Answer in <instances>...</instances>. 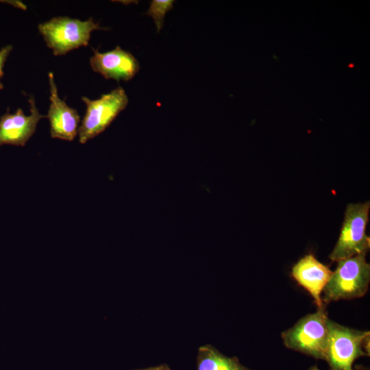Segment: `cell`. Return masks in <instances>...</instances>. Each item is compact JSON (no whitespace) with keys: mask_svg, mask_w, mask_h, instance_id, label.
Listing matches in <instances>:
<instances>
[{"mask_svg":"<svg viewBox=\"0 0 370 370\" xmlns=\"http://www.w3.org/2000/svg\"><path fill=\"white\" fill-rule=\"evenodd\" d=\"M361 254L338 261L336 269L323 291L322 302L329 304L363 297L369 289L370 264Z\"/></svg>","mask_w":370,"mask_h":370,"instance_id":"cell-1","label":"cell"},{"mask_svg":"<svg viewBox=\"0 0 370 370\" xmlns=\"http://www.w3.org/2000/svg\"><path fill=\"white\" fill-rule=\"evenodd\" d=\"M329 317L325 306L301 318L281 337L284 346L316 359L325 360L328 343Z\"/></svg>","mask_w":370,"mask_h":370,"instance_id":"cell-2","label":"cell"},{"mask_svg":"<svg viewBox=\"0 0 370 370\" xmlns=\"http://www.w3.org/2000/svg\"><path fill=\"white\" fill-rule=\"evenodd\" d=\"M325 361L330 370H353L354 361L370 353V332L343 326L329 319Z\"/></svg>","mask_w":370,"mask_h":370,"instance_id":"cell-3","label":"cell"},{"mask_svg":"<svg viewBox=\"0 0 370 370\" xmlns=\"http://www.w3.org/2000/svg\"><path fill=\"white\" fill-rule=\"evenodd\" d=\"M98 29L108 28L99 26L92 18L81 21L68 16H57L38 25L39 32L55 56H62L87 46L91 33Z\"/></svg>","mask_w":370,"mask_h":370,"instance_id":"cell-4","label":"cell"},{"mask_svg":"<svg viewBox=\"0 0 370 370\" xmlns=\"http://www.w3.org/2000/svg\"><path fill=\"white\" fill-rule=\"evenodd\" d=\"M370 202L349 204L338 241L329 255L332 261L338 262L361 254L370 248V238L366 234Z\"/></svg>","mask_w":370,"mask_h":370,"instance_id":"cell-5","label":"cell"},{"mask_svg":"<svg viewBox=\"0 0 370 370\" xmlns=\"http://www.w3.org/2000/svg\"><path fill=\"white\" fill-rule=\"evenodd\" d=\"M82 99L86 106L84 116L78 128L79 142L82 144L103 132L128 104V97L121 86L95 100L86 97Z\"/></svg>","mask_w":370,"mask_h":370,"instance_id":"cell-6","label":"cell"},{"mask_svg":"<svg viewBox=\"0 0 370 370\" xmlns=\"http://www.w3.org/2000/svg\"><path fill=\"white\" fill-rule=\"evenodd\" d=\"M28 101L30 115L26 116L21 108H18L14 114L7 112L1 116L0 146H25L35 133L39 121L47 117L39 112L32 96Z\"/></svg>","mask_w":370,"mask_h":370,"instance_id":"cell-7","label":"cell"},{"mask_svg":"<svg viewBox=\"0 0 370 370\" xmlns=\"http://www.w3.org/2000/svg\"><path fill=\"white\" fill-rule=\"evenodd\" d=\"M94 53L90 58L92 69L106 79L129 81L138 72L140 66L136 58L129 51L116 46L113 50L100 52L92 49Z\"/></svg>","mask_w":370,"mask_h":370,"instance_id":"cell-8","label":"cell"},{"mask_svg":"<svg viewBox=\"0 0 370 370\" xmlns=\"http://www.w3.org/2000/svg\"><path fill=\"white\" fill-rule=\"evenodd\" d=\"M50 101L47 115L50 123V134L53 138L72 141L78 134L80 116L75 108L69 107L62 100L52 72L49 73Z\"/></svg>","mask_w":370,"mask_h":370,"instance_id":"cell-9","label":"cell"},{"mask_svg":"<svg viewBox=\"0 0 370 370\" xmlns=\"http://www.w3.org/2000/svg\"><path fill=\"white\" fill-rule=\"evenodd\" d=\"M332 274L329 267L319 262L313 254L304 256L291 269L292 278L310 293L317 308L325 306L321 295Z\"/></svg>","mask_w":370,"mask_h":370,"instance_id":"cell-10","label":"cell"},{"mask_svg":"<svg viewBox=\"0 0 370 370\" xmlns=\"http://www.w3.org/2000/svg\"><path fill=\"white\" fill-rule=\"evenodd\" d=\"M197 370H252L236 356L229 357L211 345L201 346L197 357Z\"/></svg>","mask_w":370,"mask_h":370,"instance_id":"cell-11","label":"cell"},{"mask_svg":"<svg viewBox=\"0 0 370 370\" xmlns=\"http://www.w3.org/2000/svg\"><path fill=\"white\" fill-rule=\"evenodd\" d=\"M173 0L151 1L146 14L152 17L153 19L158 32H159L163 27L164 18L166 13L173 8Z\"/></svg>","mask_w":370,"mask_h":370,"instance_id":"cell-12","label":"cell"},{"mask_svg":"<svg viewBox=\"0 0 370 370\" xmlns=\"http://www.w3.org/2000/svg\"><path fill=\"white\" fill-rule=\"evenodd\" d=\"M13 47L12 45H6L0 49V90L3 89V85L1 82V79L3 76V66L5 62L12 51Z\"/></svg>","mask_w":370,"mask_h":370,"instance_id":"cell-13","label":"cell"},{"mask_svg":"<svg viewBox=\"0 0 370 370\" xmlns=\"http://www.w3.org/2000/svg\"><path fill=\"white\" fill-rule=\"evenodd\" d=\"M135 370H171L169 367L166 365H161L156 367H151L145 369H135Z\"/></svg>","mask_w":370,"mask_h":370,"instance_id":"cell-14","label":"cell"},{"mask_svg":"<svg viewBox=\"0 0 370 370\" xmlns=\"http://www.w3.org/2000/svg\"><path fill=\"white\" fill-rule=\"evenodd\" d=\"M353 370H369V369L363 365H356L353 367Z\"/></svg>","mask_w":370,"mask_h":370,"instance_id":"cell-15","label":"cell"},{"mask_svg":"<svg viewBox=\"0 0 370 370\" xmlns=\"http://www.w3.org/2000/svg\"><path fill=\"white\" fill-rule=\"evenodd\" d=\"M308 370H320V369L316 365H313L310 367Z\"/></svg>","mask_w":370,"mask_h":370,"instance_id":"cell-16","label":"cell"}]
</instances>
